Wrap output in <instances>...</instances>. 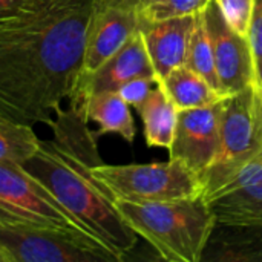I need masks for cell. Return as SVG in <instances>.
I'll use <instances>...</instances> for the list:
<instances>
[{
    "mask_svg": "<svg viewBox=\"0 0 262 262\" xmlns=\"http://www.w3.org/2000/svg\"><path fill=\"white\" fill-rule=\"evenodd\" d=\"M94 0H26L0 14V114L49 124L81 68Z\"/></svg>",
    "mask_w": 262,
    "mask_h": 262,
    "instance_id": "obj_1",
    "label": "cell"
},
{
    "mask_svg": "<svg viewBox=\"0 0 262 262\" xmlns=\"http://www.w3.org/2000/svg\"><path fill=\"white\" fill-rule=\"evenodd\" d=\"M72 213L78 223L123 261L134 250L138 235L117 210L114 200L92 177L94 164L55 141H41L38 150L21 164Z\"/></svg>",
    "mask_w": 262,
    "mask_h": 262,
    "instance_id": "obj_2",
    "label": "cell"
},
{
    "mask_svg": "<svg viewBox=\"0 0 262 262\" xmlns=\"http://www.w3.org/2000/svg\"><path fill=\"white\" fill-rule=\"evenodd\" d=\"M129 227L167 262H200L218 226L204 196L163 203L114 201Z\"/></svg>",
    "mask_w": 262,
    "mask_h": 262,
    "instance_id": "obj_3",
    "label": "cell"
},
{
    "mask_svg": "<svg viewBox=\"0 0 262 262\" xmlns=\"http://www.w3.org/2000/svg\"><path fill=\"white\" fill-rule=\"evenodd\" d=\"M91 173L114 201L163 203L204 196L201 177L173 158L149 164L100 163L91 167Z\"/></svg>",
    "mask_w": 262,
    "mask_h": 262,
    "instance_id": "obj_4",
    "label": "cell"
},
{
    "mask_svg": "<svg viewBox=\"0 0 262 262\" xmlns=\"http://www.w3.org/2000/svg\"><path fill=\"white\" fill-rule=\"evenodd\" d=\"M262 152V95L250 84L226 97L220 147L201 173L204 198L226 184L246 163Z\"/></svg>",
    "mask_w": 262,
    "mask_h": 262,
    "instance_id": "obj_5",
    "label": "cell"
},
{
    "mask_svg": "<svg viewBox=\"0 0 262 262\" xmlns=\"http://www.w3.org/2000/svg\"><path fill=\"white\" fill-rule=\"evenodd\" d=\"M0 247L9 262L123 261L86 232L5 221H0Z\"/></svg>",
    "mask_w": 262,
    "mask_h": 262,
    "instance_id": "obj_6",
    "label": "cell"
},
{
    "mask_svg": "<svg viewBox=\"0 0 262 262\" xmlns=\"http://www.w3.org/2000/svg\"><path fill=\"white\" fill-rule=\"evenodd\" d=\"M0 221L89 233L43 183L20 163L3 158H0Z\"/></svg>",
    "mask_w": 262,
    "mask_h": 262,
    "instance_id": "obj_7",
    "label": "cell"
},
{
    "mask_svg": "<svg viewBox=\"0 0 262 262\" xmlns=\"http://www.w3.org/2000/svg\"><path fill=\"white\" fill-rule=\"evenodd\" d=\"M206 200L216 224L238 229L262 227V152Z\"/></svg>",
    "mask_w": 262,
    "mask_h": 262,
    "instance_id": "obj_8",
    "label": "cell"
},
{
    "mask_svg": "<svg viewBox=\"0 0 262 262\" xmlns=\"http://www.w3.org/2000/svg\"><path fill=\"white\" fill-rule=\"evenodd\" d=\"M137 77L157 78L140 29L95 71L78 75L75 86L68 97L69 107L81 114V107L91 95L118 91L124 83Z\"/></svg>",
    "mask_w": 262,
    "mask_h": 262,
    "instance_id": "obj_9",
    "label": "cell"
},
{
    "mask_svg": "<svg viewBox=\"0 0 262 262\" xmlns=\"http://www.w3.org/2000/svg\"><path fill=\"white\" fill-rule=\"evenodd\" d=\"M224 100L215 104L178 111L170 158L181 161L201 177L220 147Z\"/></svg>",
    "mask_w": 262,
    "mask_h": 262,
    "instance_id": "obj_10",
    "label": "cell"
},
{
    "mask_svg": "<svg viewBox=\"0 0 262 262\" xmlns=\"http://www.w3.org/2000/svg\"><path fill=\"white\" fill-rule=\"evenodd\" d=\"M203 11L223 91L226 95L236 94L253 84L255 58L250 41L229 26L213 0Z\"/></svg>",
    "mask_w": 262,
    "mask_h": 262,
    "instance_id": "obj_11",
    "label": "cell"
},
{
    "mask_svg": "<svg viewBox=\"0 0 262 262\" xmlns=\"http://www.w3.org/2000/svg\"><path fill=\"white\" fill-rule=\"evenodd\" d=\"M138 29V11L120 6H94L88 23L78 75L95 71Z\"/></svg>",
    "mask_w": 262,
    "mask_h": 262,
    "instance_id": "obj_12",
    "label": "cell"
},
{
    "mask_svg": "<svg viewBox=\"0 0 262 262\" xmlns=\"http://www.w3.org/2000/svg\"><path fill=\"white\" fill-rule=\"evenodd\" d=\"M193 25L195 14L160 21H140V32L157 80H163L173 69L186 63Z\"/></svg>",
    "mask_w": 262,
    "mask_h": 262,
    "instance_id": "obj_13",
    "label": "cell"
},
{
    "mask_svg": "<svg viewBox=\"0 0 262 262\" xmlns=\"http://www.w3.org/2000/svg\"><path fill=\"white\" fill-rule=\"evenodd\" d=\"M81 115L98 124V130L94 132L95 138L106 134H117L129 143L135 138L137 130L130 106L117 91L91 95L81 107Z\"/></svg>",
    "mask_w": 262,
    "mask_h": 262,
    "instance_id": "obj_14",
    "label": "cell"
},
{
    "mask_svg": "<svg viewBox=\"0 0 262 262\" xmlns=\"http://www.w3.org/2000/svg\"><path fill=\"white\" fill-rule=\"evenodd\" d=\"M144 126V138L149 147L170 149L177 126L178 109L157 81L144 103L137 109Z\"/></svg>",
    "mask_w": 262,
    "mask_h": 262,
    "instance_id": "obj_15",
    "label": "cell"
},
{
    "mask_svg": "<svg viewBox=\"0 0 262 262\" xmlns=\"http://www.w3.org/2000/svg\"><path fill=\"white\" fill-rule=\"evenodd\" d=\"M157 81L163 86L178 111L210 106L226 98V95L215 91L207 80L186 64L173 69L167 77Z\"/></svg>",
    "mask_w": 262,
    "mask_h": 262,
    "instance_id": "obj_16",
    "label": "cell"
},
{
    "mask_svg": "<svg viewBox=\"0 0 262 262\" xmlns=\"http://www.w3.org/2000/svg\"><path fill=\"white\" fill-rule=\"evenodd\" d=\"M184 64L193 72H196L198 75H201L204 80H207L215 91L226 95L223 91L220 77H218L213 48H212L210 37L207 32V25H206L203 9L195 14V25H193V31L189 40V48H187Z\"/></svg>",
    "mask_w": 262,
    "mask_h": 262,
    "instance_id": "obj_17",
    "label": "cell"
},
{
    "mask_svg": "<svg viewBox=\"0 0 262 262\" xmlns=\"http://www.w3.org/2000/svg\"><path fill=\"white\" fill-rule=\"evenodd\" d=\"M41 140L31 124L18 123L0 114V158L23 164L40 147Z\"/></svg>",
    "mask_w": 262,
    "mask_h": 262,
    "instance_id": "obj_18",
    "label": "cell"
},
{
    "mask_svg": "<svg viewBox=\"0 0 262 262\" xmlns=\"http://www.w3.org/2000/svg\"><path fill=\"white\" fill-rule=\"evenodd\" d=\"M210 0H160L138 11L140 21H160L173 17L193 15L204 9Z\"/></svg>",
    "mask_w": 262,
    "mask_h": 262,
    "instance_id": "obj_19",
    "label": "cell"
},
{
    "mask_svg": "<svg viewBox=\"0 0 262 262\" xmlns=\"http://www.w3.org/2000/svg\"><path fill=\"white\" fill-rule=\"evenodd\" d=\"M213 2L218 5L229 26L239 35L249 38L255 0H213Z\"/></svg>",
    "mask_w": 262,
    "mask_h": 262,
    "instance_id": "obj_20",
    "label": "cell"
},
{
    "mask_svg": "<svg viewBox=\"0 0 262 262\" xmlns=\"http://www.w3.org/2000/svg\"><path fill=\"white\" fill-rule=\"evenodd\" d=\"M157 84V78H152V77H137V78H132L129 80L127 83H124L117 92L123 97V100L138 109L144 100L149 97L150 91L154 89V86Z\"/></svg>",
    "mask_w": 262,
    "mask_h": 262,
    "instance_id": "obj_21",
    "label": "cell"
},
{
    "mask_svg": "<svg viewBox=\"0 0 262 262\" xmlns=\"http://www.w3.org/2000/svg\"><path fill=\"white\" fill-rule=\"evenodd\" d=\"M249 41L253 52V58L255 60L262 58V0H255L253 15L249 31Z\"/></svg>",
    "mask_w": 262,
    "mask_h": 262,
    "instance_id": "obj_22",
    "label": "cell"
},
{
    "mask_svg": "<svg viewBox=\"0 0 262 262\" xmlns=\"http://www.w3.org/2000/svg\"><path fill=\"white\" fill-rule=\"evenodd\" d=\"M160 0H94V6H120L140 11L141 8L157 3Z\"/></svg>",
    "mask_w": 262,
    "mask_h": 262,
    "instance_id": "obj_23",
    "label": "cell"
},
{
    "mask_svg": "<svg viewBox=\"0 0 262 262\" xmlns=\"http://www.w3.org/2000/svg\"><path fill=\"white\" fill-rule=\"evenodd\" d=\"M253 86L262 95V58L255 60V74H253Z\"/></svg>",
    "mask_w": 262,
    "mask_h": 262,
    "instance_id": "obj_24",
    "label": "cell"
},
{
    "mask_svg": "<svg viewBox=\"0 0 262 262\" xmlns=\"http://www.w3.org/2000/svg\"><path fill=\"white\" fill-rule=\"evenodd\" d=\"M25 2L26 0H0V14L11 12V11L17 9Z\"/></svg>",
    "mask_w": 262,
    "mask_h": 262,
    "instance_id": "obj_25",
    "label": "cell"
},
{
    "mask_svg": "<svg viewBox=\"0 0 262 262\" xmlns=\"http://www.w3.org/2000/svg\"><path fill=\"white\" fill-rule=\"evenodd\" d=\"M0 262H9V259H8V255L3 252V249L0 247Z\"/></svg>",
    "mask_w": 262,
    "mask_h": 262,
    "instance_id": "obj_26",
    "label": "cell"
}]
</instances>
